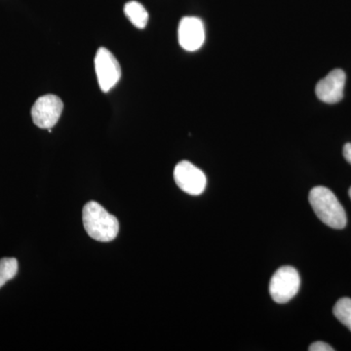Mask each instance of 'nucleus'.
I'll return each instance as SVG.
<instances>
[{
	"label": "nucleus",
	"mask_w": 351,
	"mask_h": 351,
	"mask_svg": "<svg viewBox=\"0 0 351 351\" xmlns=\"http://www.w3.org/2000/svg\"><path fill=\"white\" fill-rule=\"evenodd\" d=\"M82 219L85 230L91 239L100 242H110L117 239L119 221L99 203L88 202L83 208Z\"/></svg>",
	"instance_id": "1"
},
{
	"label": "nucleus",
	"mask_w": 351,
	"mask_h": 351,
	"mask_svg": "<svg viewBox=\"0 0 351 351\" xmlns=\"http://www.w3.org/2000/svg\"><path fill=\"white\" fill-rule=\"evenodd\" d=\"M309 203L316 216L325 225L335 230H343L346 228L345 209L329 189L316 186L311 189L309 193Z\"/></svg>",
	"instance_id": "2"
},
{
	"label": "nucleus",
	"mask_w": 351,
	"mask_h": 351,
	"mask_svg": "<svg viewBox=\"0 0 351 351\" xmlns=\"http://www.w3.org/2000/svg\"><path fill=\"white\" fill-rule=\"evenodd\" d=\"M301 278L299 272L292 267H280L272 276L269 293L277 304H286L299 292Z\"/></svg>",
	"instance_id": "3"
},
{
	"label": "nucleus",
	"mask_w": 351,
	"mask_h": 351,
	"mask_svg": "<svg viewBox=\"0 0 351 351\" xmlns=\"http://www.w3.org/2000/svg\"><path fill=\"white\" fill-rule=\"evenodd\" d=\"M95 69L101 91H110L121 77V68L117 58L105 47L99 48L95 57Z\"/></svg>",
	"instance_id": "4"
},
{
	"label": "nucleus",
	"mask_w": 351,
	"mask_h": 351,
	"mask_svg": "<svg viewBox=\"0 0 351 351\" xmlns=\"http://www.w3.org/2000/svg\"><path fill=\"white\" fill-rule=\"evenodd\" d=\"M64 110V103L56 95L41 96L32 108V121L41 129L56 125Z\"/></svg>",
	"instance_id": "5"
},
{
	"label": "nucleus",
	"mask_w": 351,
	"mask_h": 351,
	"mask_svg": "<svg viewBox=\"0 0 351 351\" xmlns=\"http://www.w3.org/2000/svg\"><path fill=\"white\" fill-rule=\"evenodd\" d=\"M176 184L184 193L200 195L206 188L207 179L204 173L189 161L177 164L174 170Z\"/></svg>",
	"instance_id": "6"
},
{
	"label": "nucleus",
	"mask_w": 351,
	"mask_h": 351,
	"mask_svg": "<svg viewBox=\"0 0 351 351\" xmlns=\"http://www.w3.org/2000/svg\"><path fill=\"white\" fill-rule=\"evenodd\" d=\"M178 38L182 49L193 52L202 47L205 29L202 21L196 17H184L178 29Z\"/></svg>",
	"instance_id": "7"
},
{
	"label": "nucleus",
	"mask_w": 351,
	"mask_h": 351,
	"mask_svg": "<svg viewBox=\"0 0 351 351\" xmlns=\"http://www.w3.org/2000/svg\"><path fill=\"white\" fill-rule=\"evenodd\" d=\"M346 80V73L343 69H334L316 85V96L326 104L339 103L343 98Z\"/></svg>",
	"instance_id": "8"
},
{
	"label": "nucleus",
	"mask_w": 351,
	"mask_h": 351,
	"mask_svg": "<svg viewBox=\"0 0 351 351\" xmlns=\"http://www.w3.org/2000/svg\"><path fill=\"white\" fill-rule=\"evenodd\" d=\"M124 13L137 29H143L147 27V22H149V13L140 2H127L124 6Z\"/></svg>",
	"instance_id": "9"
},
{
	"label": "nucleus",
	"mask_w": 351,
	"mask_h": 351,
	"mask_svg": "<svg viewBox=\"0 0 351 351\" xmlns=\"http://www.w3.org/2000/svg\"><path fill=\"white\" fill-rule=\"evenodd\" d=\"M334 315L339 322L343 323L351 331V299H339L334 306Z\"/></svg>",
	"instance_id": "10"
},
{
	"label": "nucleus",
	"mask_w": 351,
	"mask_h": 351,
	"mask_svg": "<svg viewBox=\"0 0 351 351\" xmlns=\"http://www.w3.org/2000/svg\"><path fill=\"white\" fill-rule=\"evenodd\" d=\"M18 272V262L14 258H4L0 260V288L13 279Z\"/></svg>",
	"instance_id": "11"
},
{
	"label": "nucleus",
	"mask_w": 351,
	"mask_h": 351,
	"mask_svg": "<svg viewBox=\"0 0 351 351\" xmlns=\"http://www.w3.org/2000/svg\"><path fill=\"white\" fill-rule=\"evenodd\" d=\"M308 350L311 351H332L334 348L331 346L328 345L326 343L323 341H316L309 346Z\"/></svg>",
	"instance_id": "12"
},
{
	"label": "nucleus",
	"mask_w": 351,
	"mask_h": 351,
	"mask_svg": "<svg viewBox=\"0 0 351 351\" xmlns=\"http://www.w3.org/2000/svg\"><path fill=\"white\" fill-rule=\"evenodd\" d=\"M343 156H345L346 160L348 163L351 164V144L348 143L345 147H343Z\"/></svg>",
	"instance_id": "13"
},
{
	"label": "nucleus",
	"mask_w": 351,
	"mask_h": 351,
	"mask_svg": "<svg viewBox=\"0 0 351 351\" xmlns=\"http://www.w3.org/2000/svg\"><path fill=\"white\" fill-rule=\"evenodd\" d=\"M348 195H350V197L351 199V188L350 189V191H348Z\"/></svg>",
	"instance_id": "14"
}]
</instances>
